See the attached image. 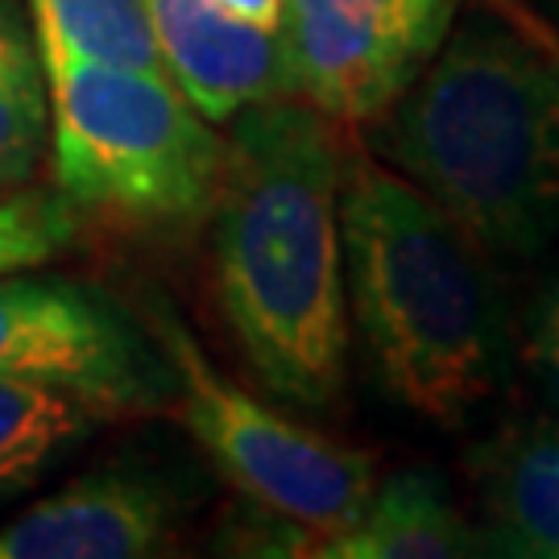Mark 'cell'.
<instances>
[{
  "mask_svg": "<svg viewBox=\"0 0 559 559\" xmlns=\"http://www.w3.org/2000/svg\"><path fill=\"white\" fill-rule=\"evenodd\" d=\"M332 124L302 96L240 108L207 212L224 320L265 390L295 406L336 402L348 378V154Z\"/></svg>",
  "mask_w": 559,
  "mask_h": 559,
  "instance_id": "1",
  "label": "cell"
},
{
  "mask_svg": "<svg viewBox=\"0 0 559 559\" xmlns=\"http://www.w3.org/2000/svg\"><path fill=\"white\" fill-rule=\"evenodd\" d=\"M378 120L381 158L489 258H535L559 237V34L519 0L456 13Z\"/></svg>",
  "mask_w": 559,
  "mask_h": 559,
  "instance_id": "2",
  "label": "cell"
},
{
  "mask_svg": "<svg viewBox=\"0 0 559 559\" xmlns=\"http://www.w3.org/2000/svg\"><path fill=\"white\" fill-rule=\"evenodd\" d=\"M340 233L348 320L385 394L460 431L514 357L493 258L415 182L365 154L344 158Z\"/></svg>",
  "mask_w": 559,
  "mask_h": 559,
  "instance_id": "3",
  "label": "cell"
},
{
  "mask_svg": "<svg viewBox=\"0 0 559 559\" xmlns=\"http://www.w3.org/2000/svg\"><path fill=\"white\" fill-rule=\"evenodd\" d=\"M46 92L55 191L141 228L207 221L224 138L170 75L59 59L46 62Z\"/></svg>",
  "mask_w": 559,
  "mask_h": 559,
  "instance_id": "4",
  "label": "cell"
},
{
  "mask_svg": "<svg viewBox=\"0 0 559 559\" xmlns=\"http://www.w3.org/2000/svg\"><path fill=\"white\" fill-rule=\"evenodd\" d=\"M145 323L175 373V411L253 514L290 522L311 539V556L365 514L378 460L328 440L245 394L224 378L166 299H150Z\"/></svg>",
  "mask_w": 559,
  "mask_h": 559,
  "instance_id": "5",
  "label": "cell"
},
{
  "mask_svg": "<svg viewBox=\"0 0 559 559\" xmlns=\"http://www.w3.org/2000/svg\"><path fill=\"white\" fill-rule=\"evenodd\" d=\"M0 381L67 394L104 419L175 406V373L150 323L100 286L38 265L0 274Z\"/></svg>",
  "mask_w": 559,
  "mask_h": 559,
  "instance_id": "6",
  "label": "cell"
},
{
  "mask_svg": "<svg viewBox=\"0 0 559 559\" xmlns=\"http://www.w3.org/2000/svg\"><path fill=\"white\" fill-rule=\"evenodd\" d=\"M464 0H286L299 96L328 120H378L436 59Z\"/></svg>",
  "mask_w": 559,
  "mask_h": 559,
  "instance_id": "7",
  "label": "cell"
},
{
  "mask_svg": "<svg viewBox=\"0 0 559 559\" xmlns=\"http://www.w3.org/2000/svg\"><path fill=\"white\" fill-rule=\"evenodd\" d=\"M187 493L166 468L112 460L0 526V559H145L170 551Z\"/></svg>",
  "mask_w": 559,
  "mask_h": 559,
  "instance_id": "8",
  "label": "cell"
},
{
  "mask_svg": "<svg viewBox=\"0 0 559 559\" xmlns=\"http://www.w3.org/2000/svg\"><path fill=\"white\" fill-rule=\"evenodd\" d=\"M166 75L212 124L240 108L299 96L286 29L233 17L216 0H145Z\"/></svg>",
  "mask_w": 559,
  "mask_h": 559,
  "instance_id": "9",
  "label": "cell"
},
{
  "mask_svg": "<svg viewBox=\"0 0 559 559\" xmlns=\"http://www.w3.org/2000/svg\"><path fill=\"white\" fill-rule=\"evenodd\" d=\"M485 539L498 551L559 559V415L501 427L468 460Z\"/></svg>",
  "mask_w": 559,
  "mask_h": 559,
  "instance_id": "10",
  "label": "cell"
},
{
  "mask_svg": "<svg viewBox=\"0 0 559 559\" xmlns=\"http://www.w3.org/2000/svg\"><path fill=\"white\" fill-rule=\"evenodd\" d=\"M480 539L440 473L402 468L373 485L365 514L316 559H456L480 551Z\"/></svg>",
  "mask_w": 559,
  "mask_h": 559,
  "instance_id": "11",
  "label": "cell"
},
{
  "mask_svg": "<svg viewBox=\"0 0 559 559\" xmlns=\"http://www.w3.org/2000/svg\"><path fill=\"white\" fill-rule=\"evenodd\" d=\"M50 154V92L34 21L21 0H0V191L38 175Z\"/></svg>",
  "mask_w": 559,
  "mask_h": 559,
  "instance_id": "12",
  "label": "cell"
},
{
  "mask_svg": "<svg viewBox=\"0 0 559 559\" xmlns=\"http://www.w3.org/2000/svg\"><path fill=\"white\" fill-rule=\"evenodd\" d=\"M100 423L104 415L67 394L0 381V506L29 493Z\"/></svg>",
  "mask_w": 559,
  "mask_h": 559,
  "instance_id": "13",
  "label": "cell"
},
{
  "mask_svg": "<svg viewBox=\"0 0 559 559\" xmlns=\"http://www.w3.org/2000/svg\"><path fill=\"white\" fill-rule=\"evenodd\" d=\"M41 62L80 59L162 71L145 0H29Z\"/></svg>",
  "mask_w": 559,
  "mask_h": 559,
  "instance_id": "14",
  "label": "cell"
},
{
  "mask_svg": "<svg viewBox=\"0 0 559 559\" xmlns=\"http://www.w3.org/2000/svg\"><path fill=\"white\" fill-rule=\"evenodd\" d=\"M80 207L62 191H0V274L46 265L80 237Z\"/></svg>",
  "mask_w": 559,
  "mask_h": 559,
  "instance_id": "15",
  "label": "cell"
},
{
  "mask_svg": "<svg viewBox=\"0 0 559 559\" xmlns=\"http://www.w3.org/2000/svg\"><path fill=\"white\" fill-rule=\"evenodd\" d=\"M522 360H526L531 381L559 415V265L531 299V311L522 323Z\"/></svg>",
  "mask_w": 559,
  "mask_h": 559,
  "instance_id": "16",
  "label": "cell"
},
{
  "mask_svg": "<svg viewBox=\"0 0 559 559\" xmlns=\"http://www.w3.org/2000/svg\"><path fill=\"white\" fill-rule=\"evenodd\" d=\"M221 9H228L233 17L258 21L270 29H282V13H286V0H216Z\"/></svg>",
  "mask_w": 559,
  "mask_h": 559,
  "instance_id": "17",
  "label": "cell"
}]
</instances>
